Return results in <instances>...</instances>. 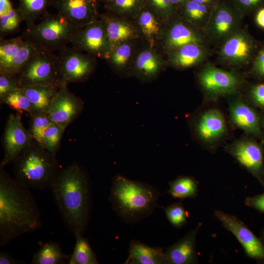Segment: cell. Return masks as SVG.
<instances>
[{"label": "cell", "mask_w": 264, "mask_h": 264, "mask_svg": "<svg viewBox=\"0 0 264 264\" xmlns=\"http://www.w3.org/2000/svg\"><path fill=\"white\" fill-rule=\"evenodd\" d=\"M172 3L177 10L188 0H170Z\"/></svg>", "instance_id": "cell-50"}, {"label": "cell", "mask_w": 264, "mask_h": 264, "mask_svg": "<svg viewBox=\"0 0 264 264\" xmlns=\"http://www.w3.org/2000/svg\"><path fill=\"white\" fill-rule=\"evenodd\" d=\"M104 23L110 42V52L116 46L126 42L133 41L139 36L137 29L127 18L106 11L99 15Z\"/></svg>", "instance_id": "cell-20"}, {"label": "cell", "mask_w": 264, "mask_h": 264, "mask_svg": "<svg viewBox=\"0 0 264 264\" xmlns=\"http://www.w3.org/2000/svg\"><path fill=\"white\" fill-rule=\"evenodd\" d=\"M71 44L95 58L107 60L110 53L106 28L100 19L80 27Z\"/></svg>", "instance_id": "cell-12"}, {"label": "cell", "mask_w": 264, "mask_h": 264, "mask_svg": "<svg viewBox=\"0 0 264 264\" xmlns=\"http://www.w3.org/2000/svg\"><path fill=\"white\" fill-rule=\"evenodd\" d=\"M147 5V0H111L104 4L106 11L125 18H135Z\"/></svg>", "instance_id": "cell-32"}, {"label": "cell", "mask_w": 264, "mask_h": 264, "mask_svg": "<svg viewBox=\"0 0 264 264\" xmlns=\"http://www.w3.org/2000/svg\"><path fill=\"white\" fill-rule=\"evenodd\" d=\"M19 88L16 76L0 72V99Z\"/></svg>", "instance_id": "cell-41"}, {"label": "cell", "mask_w": 264, "mask_h": 264, "mask_svg": "<svg viewBox=\"0 0 264 264\" xmlns=\"http://www.w3.org/2000/svg\"><path fill=\"white\" fill-rule=\"evenodd\" d=\"M79 28L58 12L47 13L39 23L26 28L22 36L43 49L54 52L71 44Z\"/></svg>", "instance_id": "cell-5"}, {"label": "cell", "mask_w": 264, "mask_h": 264, "mask_svg": "<svg viewBox=\"0 0 264 264\" xmlns=\"http://www.w3.org/2000/svg\"><path fill=\"white\" fill-rule=\"evenodd\" d=\"M133 41L120 44L113 49L107 59L109 64L117 73L124 76L131 75L134 61V45Z\"/></svg>", "instance_id": "cell-28"}, {"label": "cell", "mask_w": 264, "mask_h": 264, "mask_svg": "<svg viewBox=\"0 0 264 264\" xmlns=\"http://www.w3.org/2000/svg\"><path fill=\"white\" fill-rule=\"evenodd\" d=\"M198 44L184 45L169 53V62L173 66L184 69L203 63L210 54L207 46Z\"/></svg>", "instance_id": "cell-23"}, {"label": "cell", "mask_w": 264, "mask_h": 264, "mask_svg": "<svg viewBox=\"0 0 264 264\" xmlns=\"http://www.w3.org/2000/svg\"><path fill=\"white\" fill-rule=\"evenodd\" d=\"M198 80L205 95L209 99L234 94L243 84L242 76L234 71H227L207 63L198 72Z\"/></svg>", "instance_id": "cell-8"}, {"label": "cell", "mask_w": 264, "mask_h": 264, "mask_svg": "<svg viewBox=\"0 0 264 264\" xmlns=\"http://www.w3.org/2000/svg\"><path fill=\"white\" fill-rule=\"evenodd\" d=\"M17 78L20 87L38 84L60 85L57 55L43 49L27 63Z\"/></svg>", "instance_id": "cell-9"}, {"label": "cell", "mask_w": 264, "mask_h": 264, "mask_svg": "<svg viewBox=\"0 0 264 264\" xmlns=\"http://www.w3.org/2000/svg\"><path fill=\"white\" fill-rule=\"evenodd\" d=\"M135 19L140 32L153 48L163 38L165 31L162 24L163 21L147 5Z\"/></svg>", "instance_id": "cell-26"}, {"label": "cell", "mask_w": 264, "mask_h": 264, "mask_svg": "<svg viewBox=\"0 0 264 264\" xmlns=\"http://www.w3.org/2000/svg\"><path fill=\"white\" fill-rule=\"evenodd\" d=\"M128 253L125 264H164V250L161 247L150 246L139 241L132 240Z\"/></svg>", "instance_id": "cell-27"}, {"label": "cell", "mask_w": 264, "mask_h": 264, "mask_svg": "<svg viewBox=\"0 0 264 264\" xmlns=\"http://www.w3.org/2000/svg\"><path fill=\"white\" fill-rule=\"evenodd\" d=\"M43 48L22 35L0 39V72L17 76L27 63Z\"/></svg>", "instance_id": "cell-10"}, {"label": "cell", "mask_w": 264, "mask_h": 264, "mask_svg": "<svg viewBox=\"0 0 264 264\" xmlns=\"http://www.w3.org/2000/svg\"><path fill=\"white\" fill-rule=\"evenodd\" d=\"M110 0H100V2L103 3L104 4L109 2Z\"/></svg>", "instance_id": "cell-52"}, {"label": "cell", "mask_w": 264, "mask_h": 264, "mask_svg": "<svg viewBox=\"0 0 264 264\" xmlns=\"http://www.w3.org/2000/svg\"><path fill=\"white\" fill-rule=\"evenodd\" d=\"M24 262L17 260L7 252H1L0 253V264H21Z\"/></svg>", "instance_id": "cell-46"}, {"label": "cell", "mask_w": 264, "mask_h": 264, "mask_svg": "<svg viewBox=\"0 0 264 264\" xmlns=\"http://www.w3.org/2000/svg\"><path fill=\"white\" fill-rule=\"evenodd\" d=\"M199 4L206 5L211 7H213L217 2L218 0H191Z\"/></svg>", "instance_id": "cell-49"}, {"label": "cell", "mask_w": 264, "mask_h": 264, "mask_svg": "<svg viewBox=\"0 0 264 264\" xmlns=\"http://www.w3.org/2000/svg\"><path fill=\"white\" fill-rule=\"evenodd\" d=\"M159 196V192L151 185L118 174L112 179L109 199L120 218L132 223L151 215Z\"/></svg>", "instance_id": "cell-3"}, {"label": "cell", "mask_w": 264, "mask_h": 264, "mask_svg": "<svg viewBox=\"0 0 264 264\" xmlns=\"http://www.w3.org/2000/svg\"><path fill=\"white\" fill-rule=\"evenodd\" d=\"M255 21L258 25L264 28V7L256 11Z\"/></svg>", "instance_id": "cell-48"}, {"label": "cell", "mask_w": 264, "mask_h": 264, "mask_svg": "<svg viewBox=\"0 0 264 264\" xmlns=\"http://www.w3.org/2000/svg\"><path fill=\"white\" fill-rule=\"evenodd\" d=\"M83 235L75 236L76 242L69 264H98L96 255L92 250L88 240Z\"/></svg>", "instance_id": "cell-34"}, {"label": "cell", "mask_w": 264, "mask_h": 264, "mask_svg": "<svg viewBox=\"0 0 264 264\" xmlns=\"http://www.w3.org/2000/svg\"><path fill=\"white\" fill-rule=\"evenodd\" d=\"M262 186L264 188V179H263V184H262Z\"/></svg>", "instance_id": "cell-53"}, {"label": "cell", "mask_w": 264, "mask_h": 264, "mask_svg": "<svg viewBox=\"0 0 264 264\" xmlns=\"http://www.w3.org/2000/svg\"><path fill=\"white\" fill-rule=\"evenodd\" d=\"M166 218L174 227L179 228L185 225L188 218V213L185 209L182 202L174 203L164 208Z\"/></svg>", "instance_id": "cell-38"}, {"label": "cell", "mask_w": 264, "mask_h": 264, "mask_svg": "<svg viewBox=\"0 0 264 264\" xmlns=\"http://www.w3.org/2000/svg\"><path fill=\"white\" fill-rule=\"evenodd\" d=\"M33 140L29 130L24 127L20 117L10 114L7 119L3 135L4 156L0 167H3L13 162Z\"/></svg>", "instance_id": "cell-15"}, {"label": "cell", "mask_w": 264, "mask_h": 264, "mask_svg": "<svg viewBox=\"0 0 264 264\" xmlns=\"http://www.w3.org/2000/svg\"><path fill=\"white\" fill-rule=\"evenodd\" d=\"M13 8L10 0H0V16L8 13Z\"/></svg>", "instance_id": "cell-47"}, {"label": "cell", "mask_w": 264, "mask_h": 264, "mask_svg": "<svg viewBox=\"0 0 264 264\" xmlns=\"http://www.w3.org/2000/svg\"><path fill=\"white\" fill-rule=\"evenodd\" d=\"M57 57L60 85L85 82L93 73L96 65L95 57L84 54L72 46L59 50Z\"/></svg>", "instance_id": "cell-7"}, {"label": "cell", "mask_w": 264, "mask_h": 264, "mask_svg": "<svg viewBox=\"0 0 264 264\" xmlns=\"http://www.w3.org/2000/svg\"><path fill=\"white\" fill-rule=\"evenodd\" d=\"M164 64L153 47L143 49L134 58L131 75L143 82H151L159 75Z\"/></svg>", "instance_id": "cell-22"}, {"label": "cell", "mask_w": 264, "mask_h": 264, "mask_svg": "<svg viewBox=\"0 0 264 264\" xmlns=\"http://www.w3.org/2000/svg\"><path fill=\"white\" fill-rule=\"evenodd\" d=\"M228 151L262 185L264 177V155L262 148L253 141L242 140L231 145Z\"/></svg>", "instance_id": "cell-16"}, {"label": "cell", "mask_w": 264, "mask_h": 264, "mask_svg": "<svg viewBox=\"0 0 264 264\" xmlns=\"http://www.w3.org/2000/svg\"><path fill=\"white\" fill-rule=\"evenodd\" d=\"M49 188L66 226L74 236L83 235L91 207L90 180L84 168L74 162L60 170Z\"/></svg>", "instance_id": "cell-2"}, {"label": "cell", "mask_w": 264, "mask_h": 264, "mask_svg": "<svg viewBox=\"0 0 264 264\" xmlns=\"http://www.w3.org/2000/svg\"><path fill=\"white\" fill-rule=\"evenodd\" d=\"M84 109L83 101L72 93L67 85L61 84L51 102L47 115L53 123L66 129Z\"/></svg>", "instance_id": "cell-13"}, {"label": "cell", "mask_w": 264, "mask_h": 264, "mask_svg": "<svg viewBox=\"0 0 264 264\" xmlns=\"http://www.w3.org/2000/svg\"><path fill=\"white\" fill-rule=\"evenodd\" d=\"M244 16L230 0H218L202 29L207 42L220 45L241 28Z\"/></svg>", "instance_id": "cell-6"}, {"label": "cell", "mask_w": 264, "mask_h": 264, "mask_svg": "<svg viewBox=\"0 0 264 264\" xmlns=\"http://www.w3.org/2000/svg\"><path fill=\"white\" fill-rule=\"evenodd\" d=\"M65 129L52 122L44 132L42 147L56 155Z\"/></svg>", "instance_id": "cell-35"}, {"label": "cell", "mask_w": 264, "mask_h": 264, "mask_svg": "<svg viewBox=\"0 0 264 264\" xmlns=\"http://www.w3.org/2000/svg\"><path fill=\"white\" fill-rule=\"evenodd\" d=\"M100 0H51L57 12L81 27L98 19Z\"/></svg>", "instance_id": "cell-17"}, {"label": "cell", "mask_w": 264, "mask_h": 264, "mask_svg": "<svg viewBox=\"0 0 264 264\" xmlns=\"http://www.w3.org/2000/svg\"><path fill=\"white\" fill-rule=\"evenodd\" d=\"M212 7L188 0L177 12L186 22L202 31L210 17Z\"/></svg>", "instance_id": "cell-29"}, {"label": "cell", "mask_w": 264, "mask_h": 264, "mask_svg": "<svg viewBox=\"0 0 264 264\" xmlns=\"http://www.w3.org/2000/svg\"><path fill=\"white\" fill-rule=\"evenodd\" d=\"M30 116L31 119L29 131L33 140L42 147L44 132L53 122L47 115L33 114Z\"/></svg>", "instance_id": "cell-39"}, {"label": "cell", "mask_w": 264, "mask_h": 264, "mask_svg": "<svg viewBox=\"0 0 264 264\" xmlns=\"http://www.w3.org/2000/svg\"><path fill=\"white\" fill-rule=\"evenodd\" d=\"M199 139L212 143L221 138L225 133L227 126L224 117L218 109H209L201 114L194 125Z\"/></svg>", "instance_id": "cell-21"}, {"label": "cell", "mask_w": 264, "mask_h": 264, "mask_svg": "<svg viewBox=\"0 0 264 264\" xmlns=\"http://www.w3.org/2000/svg\"><path fill=\"white\" fill-rule=\"evenodd\" d=\"M19 6L24 20L26 28L35 24V22L41 16L47 13L48 6H51V0H18Z\"/></svg>", "instance_id": "cell-33"}, {"label": "cell", "mask_w": 264, "mask_h": 264, "mask_svg": "<svg viewBox=\"0 0 264 264\" xmlns=\"http://www.w3.org/2000/svg\"><path fill=\"white\" fill-rule=\"evenodd\" d=\"M202 226L199 222L183 238L164 251V264H198L196 238Z\"/></svg>", "instance_id": "cell-19"}, {"label": "cell", "mask_w": 264, "mask_h": 264, "mask_svg": "<svg viewBox=\"0 0 264 264\" xmlns=\"http://www.w3.org/2000/svg\"><path fill=\"white\" fill-rule=\"evenodd\" d=\"M33 140L13 161L15 180L29 189L49 188L60 171L56 155Z\"/></svg>", "instance_id": "cell-4"}, {"label": "cell", "mask_w": 264, "mask_h": 264, "mask_svg": "<svg viewBox=\"0 0 264 264\" xmlns=\"http://www.w3.org/2000/svg\"><path fill=\"white\" fill-rule=\"evenodd\" d=\"M254 49L252 39L241 28L220 44L218 58L229 66H242L249 62Z\"/></svg>", "instance_id": "cell-14"}, {"label": "cell", "mask_w": 264, "mask_h": 264, "mask_svg": "<svg viewBox=\"0 0 264 264\" xmlns=\"http://www.w3.org/2000/svg\"><path fill=\"white\" fill-rule=\"evenodd\" d=\"M41 225V214L29 189L0 167V246Z\"/></svg>", "instance_id": "cell-1"}, {"label": "cell", "mask_w": 264, "mask_h": 264, "mask_svg": "<svg viewBox=\"0 0 264 264\" xmlns=\"http://www.w3.org/2000/svg\"><path fill=\"white\" fill-rule=\"evenodd\" d=\"M214 216L224 228L231 232L242 246L245 255L257 264H264V243L248 226L237 217L220 210Z\"/></svg>", "instance_id": "cell-11"}, {"label": "cell", "mask_w": 264, "mask_h": 264, "mask_svg": "<svg viewBox=\"0 0 264 264\" xmlns=\"http://www.w3.org/2000/svg\"><path fill=\"white\" fill-rule=\"evenodd\" d=\"M70 256L65 254L56 242L40 243L39 249L33 255L32 264H62L69 261Z\"/></svg>", "instance_id": "cell-30"}, {"label": "cell", "mask_w": 264, "mask_h": 264, "mask_svg": "<svg viewBox=\"0 0 264 264\" xmlns=\"http://www.w3.org/2000/svg\"><path fill=\"white\" fill-rule=\"evenodd\" d=\"M169 185L167 194L174 198H194L198 194V182L192 176H180L169 182Z\"/></svg>", "instance_id": "cell-31"}, {"label": "cell", "mask_w": 264, "mask_h": 264, "mask_svg": "<svg viewBox=\"0 0 264 264\" xmlns=\"http://www.w3.org/2000/svg\"><path fill=\"white\" fill-rule=\"evenodd\" d=\"M253 101L258 106L264 107V83L253 88L251 91Z\"/></svg>", "instance_id": "cell-44"}, {"label": "cell", "mask_w": 264, "mask_h": 264, "mask_svg": "<svg viewBox=\"0 0 264 264\" xmlns=\"http://www.w3.org/2000/svg\"><path fill=\"white\" fill-rule=\"evenodd\" d=\"M229 113L231 121L236 127L250 134H260L258 115L241 98L237 97L230 102Z\"/></svg>", "instance_id": "cell-25"}, {"label": "cell", "mask_w": 264, "mask_h": 264, "mask_svg": "<svg viewBox=\"0 0 264 264\" xmlns=\"http://www.w3.org/2000/svg\"><path fill=\"white\" fill-rule=\"evenodd\" d=\"M60 85L38 84L20 88L31 105L32 114L47 115L51 102Z\"/></svg>", "instance_id": "cell-24"}, {"label": "cell", "mask_w": 264, "mask_h": 264, "mask_svg": "<svg viewBox=\"0 0 264 264\" xmlns=\"http://www.w3.org/2000/svg\"><path fill=\"white\" fill-rule=\"evenodd\" d=\"M147 5L163 22L169 21L177 13L170 0H147Z\"/></svg>", "instance_id": "cell-40"}, {"label": "cell", "mask_w": 264, "mask_h": 264, "mask_svg": "<svg viewBox=\"0 0 264 264\" xmlns=\"http://www.w3.org/2000/svg\"><path fill=\"white\" fill-rule=\"evenodd\" d=\"M0 104H5L19 112L26 111L30 115L33 114L31 105L20 88L0 99Z\"/></svg>", "instance_id": "cell-37"}, {"label": "cell", "mask_w": 264, "mask_h": 264, "mask_svg": "<svg viewBox=\"0 0 264 264\" xmlns=\"http://www.w3.org/2000/svg\"><path fill=\"white\" fill-rule=\"evenodd\" d=\"M260 238L264 243V226L261 229Z\"/></svg>", "instance_id": "cell-51"}, {"label": "cell", "mask_w": 264, "mask_h": 264, "mask_svg": "<svg viewBox=\"0 0 264 264\" xmlns=\"http://www.w3.org/2000/svg\"><path fill=\"white\" fill-rule=\"evenodd\" d=\"M244 16L264 7V0H230Z\"/></svg>", "instance_id": "cell-42"}, {"label": "cell", "mask_w": 264, "mask_h": 264, "mask_svg": "<svg viewBox=\"0 0 264 264\" xmlns=\"http://www.w3.org/2000/svg\"><path fill=\"white\" fill-rule=\"evenodd\" d=\"M178 15L179 18L173 20L164 31L162 38L164 46L168 52L189 44L208 45V42L202 31L192 25Z\"/></svg>", "instance_id": "cell-18"}, {"label": "cell", "mask_w": 264, "mask_h": 264, "mask_svg": "<svg viewBox=\"0 0 264 264\" xmlns=\"http://www.w3.org/2000/svg\"><path fill=\"white\" fill-rule=\"evenodd\" d=\"M244 203L246 206L264 213V193L247 197Z\"/></svg>", "instance_id": "cell-43"}, {"label": "cell", "mask_w": 264, "mask_h": 264, "mask_svg": "<svg viewBox=\"0 0 264 264\" xmlns=\"http://www.w3.org/2000/svg\"><path fill=\"white\" fill-rule=\"evenodd\" d=\"M24 21L23 14L18 7L13 8L7 14L0 16V39L17 31L22 22Z\"/></svg>", "instance_id": "cell-36"}, {"label": "cell", "mask_w": 264, "mask_h": 264, "mask_svg": "<svg viewBox=\"0 0 264 264\" xmlns=\"http://www.w3.org/2000/svg\"><path fill=\"white\" fill-rule=\"evenodd\" d=\"M253 69L257 74L264 76V48L257 56L253 64Z\"/></svg>", "instance_id": "cell-45"}]
</instances>
